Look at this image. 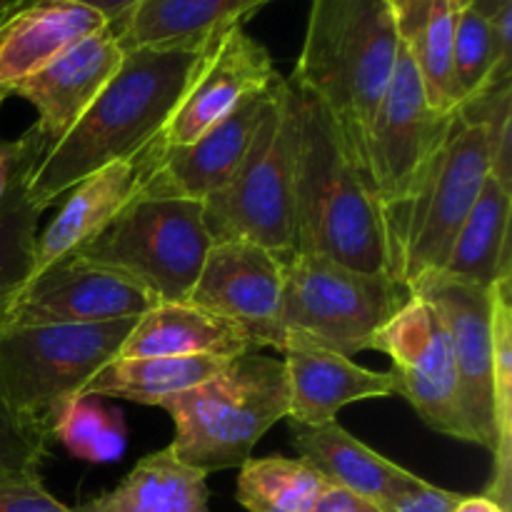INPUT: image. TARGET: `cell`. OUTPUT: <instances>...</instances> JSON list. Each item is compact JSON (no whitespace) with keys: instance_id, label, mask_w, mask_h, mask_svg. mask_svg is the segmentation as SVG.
<instances>
[{"instance_id":"cell-1","label":"cell","mask_w":512,"mask_h":512,"mask_svg":"<svg viewBox=\"0 0 512 512\" xmlns=\"http://www.w3.org/2000/svg\"><path fill=\"white\" fill-rule=\"evenodd\" d=\"M208 45V43H205ZM205 45H143L123 50L118 70L78 123L50 145L28 180L40 210L118 160H135L178 108Z\"/></svg>"},{"instance_id":"cell-2","label":"cell","mask_w":512,"mask_h":512,"mask_svg":"<svg viewBox=\"0 0 512 512\" xmlns=\"http://www.w3.org/2000/svg\"><path fill=\"white\" fill-rule=\"evenodd\" d=\"M290 88L298 128L295 255H323L360 273L400 280L388 218L368 175L350 155L328 108L293 83Z\"/></svg>"},{"instance_id":"cell-3","label":"cell","mask_w":512,"mask_h":512,"mask_svg":"<svg viewBox=\"0 0 512 512\" xmlns=\"http://www.w3.org/2000/svg\"><path fill=\"white\" fill-rule=\"evenodd\" d=\"M398 53L390 0H310L303 48L288 80L328 108L363 173L370 125Z\"/></svg>"},{"instance_id":"cell-4","label":"cell","mask_w":512,"mask_h":512,"mask_svg":"<svg viewBox=\"0 0 512 512\" xmlns=\"http://www.w3.org/2000/svg\"><path fill=\"white\" fill-rule=\"evenodd\" d=\"M160 408L173 418V453L205 475L240 468L275 423L290 415L283 360L255 353L230 360L215 378L173 395Z\"/></svg>"},{"instance_id":"cell-5","label":"cell","mask_w":512,"mask_h":512,"mask_svg":"<svg viewBox=\"0 0 512 512\" xmlns=\"http://www.w3.org/2000/svg\"><path fill=\"white\" fill-rule=\"evenodd\" d=\"M295 103L288 78L270 83L263 118L228 185L203 200L213 243L248 240L290 263L295 255Z\"/></svg>"},{"instance_id":"cell-6","label":"cell","mask_w":512,"mask_h":512,"mask_svg":"<svg viewBox=\"0 0 512 512\" xmlns=\"http://www.w3.org/2000/svg\"><path fill=\"white\" fill-rule=\"evenodd\" d=\"M135 320L0 330V395L5 405L50 438L60 413L98 370L118 358Z\"/></svg>"},{"instance_id":"cell-7","label":"cell","mask_w":512,"mask_h":512,"mask_svg":"<svg viewBox=\"0 0 512 512\" xmlns=\"http://www.w3.org/2000/svg\"><path fill=\"white\" fill-rule=\"evenodd\" d=\"M210 248L200 200L135 195L103 233L75 253L133 278L158 303H185Z\"/></svg>"},{"instance_id":"cell-8","label":"cell","mask_w":512,"mask_h":512,"mask_svg":"<svg viewBox=\"0 0 512 512\" xmlns=\"http://www.w3.org/2000/svg\"><path fill=\"white\" fill-rule=\"evenodd\" d=\"M408 298V285L393 275L360 273L323 255H295L285 265L280 325L353 358L368 350L375 330Z\"/></svg>"},{"instance_id":"cell-9","label":"cell","mask_w":512,"mask_h":512,"mask_svg":"<svg viewBox=\"0 0 512 512\" xmlns=\"http://www.w3.org/2000/svg\"><path fill=\"white\" fill-rule=\"evenodd\" d=\"M458 113H440L430 105L418 65L400 45L398 63L375 110L365 145V173L388 218L395 255L405 213Z\"/></svg>"},{"instance_id":"cell-10","label":"cell","mask_w":512,"mask_h":512,"mask_svg":"<svg viewBox=\"0 0 512 512\" xmlns=\"http://www.w3.org/2000/svg\"><path fill=\"white\" fill-rule=\"evenodd\" d=\"M490 160L488 125L458 113L400 228L398 263L405 285L445 268L455 238L488 178Z\"/></svg>"},{"instance_id":"cell-11","label":"cell","mask_w":512,"mask_h":512,"mask_svg":"<svg viewBox=\"0 0 512 512\" xmlns=\"http://www.w3.org/2000/svg\"><path fill=\"white\" fill-rule=\"evenodd\" d=\"M155 305L158 298L133 278L70 253L25 283L10 308L5 328L110 323L140 318Z\"/></svg>"},{"instance_id":"cell-12","label":"cell","mask_w":512,"mask_h":512,"mask_svg":"<svg viewBox=\"0 0 512 512\" xmlns=\"http://www.w3.org/2000/svg\"><path fill=\"white\" fill-rule=\"evenodd\" d=\"M285 260L248 240H223L208 250L188 303L238 325L253 350H283L280 325Z\"/></svg>"},{"instance_id":"cell-13","label":"cell","mask_w":512,"mask_h":512,"mask_svg":"<svg viewBox=\"0 0 512 512\" xmlns=\"http://www.w3.org/2000/svg\"><path fill=\"white\" fill-rule=\"evenodd\" d=\"M278 75L265 45L258 43L243 25L220 30L205 45L203 58L163 133L145 150L193 143L240 103L265 93Z\"/></svg>"},{"instance_id":"cell-14","label":"cell","mask_w":512,"mask_h":512,"mask_svg":"<svg viewBox=\"0 0 512 512\" xmlns=\"http://www.w3.org/2000/svg\"><path fill=\"white\" fill-rule=\"evenodd\" d=\"M408 290L438 313L453 348L465 420L475 445L493 453V288H475L445 273H425Z\"/></svg>"},{"instance_id":"cell-15","label":"cell","mask_w":512,"mask_h":512,"mask_svg":"<svg viewBox=\"0 0 512 512\" xmlns=\"http://www.w3.org/2000/svg\"><path fill=\"white\" fill-rule=\"evenodd\" d=\"M268 90L253 95L230 115L205 130L188 145L145 150L130 160L138 175V193L150 198H188L203 203L208 195L228 185L243 163L253 135L263 118Z\"/></svg>"},{"instance_id":"cell-16","label":"cell","mask_w":512,"mask_h":512,"mask_svg":"<svg viewBox=\"0 0 512 512\" xmlns=\"http://www.w3.org/2000/svg\"><path fill=\"white\" fill-rule=\"evenodd\" d=\"M120 60H123V48L113 28L105 25L55 55L45 68L13 90V95L28 100L35 108L38 113L35 128L48 140V148L78 123L95 95L113 78Z\"/></svg>"},{"instance_id":"cell-17","label":"cell","mask_w":512,"mask_h":512,"mask_svg":"<svg viewBox=\"0 0 512 512\" xmlns=\"http://www.w3.org/2000/svg\"><path fill=\"white\" fill-rule=\"evenodd\" d=\"M283 368L288 378V420L303 425L333 423L350 403L398 395L393 373L360 368L353 358L315 343L308 335L285 333Z\"/></svg>"},{"instance_id":"cell-18","label":"cell","mask_w":512,"mask_h":512,"mask_svg":"<svg viewBox=\"0 0 512 512\" xmlns=\"http://www.w3.org/2000/svg\"><path fill=\"white\" fill-rule=\"evenodd\" d=\"M290 435L300 460L318 470L333 488L348 490L378 505L380 510L423 480L360 443L335 420L323 425H303L290 420Z\"/></svg>"},{"instance_id":"cell-19","label":"cell","mask_w":512,"mask_h":512,"mask_svg":"<svg viewBox=\"0 0 512 512\" xmlns=\"http://www.w3.org/2000/svg\"><path fill=\"white\" fill-rule=\"evenodd\" d=\"M105 25L108 20L98 10L68 0H48L15 13L0 28V105L55 55Z\"/></svg>"},{"instance_id":"cell-20","label":"cell","mask_w":512,"mask_h":512,"mask_svg":"<svg viewBox=\"0 0 512 512\" xmlns=\"http://www.w3.org/2000/svg\"><path fill=\"white\" fill-rule=\"evenodd\" d=\"M135 193H138V175L130 160L105 165L70 188L55 218L35 238L30 278L103 233L115 215L135 198Z\"/></svg>"},{"instance_id":"cell-21","label":"cell","mask_w":512,"mask_h":512,"mask_svg":"<svg viewBox=\"0 0 512 512\" xmlns=\"http://www.w3.org/2000/svg\"><path fill=\"white\" fill-rule=\"evenodd\" d=\"M255 353L243 330L193 303H158L135 320L118 358H238Z\"/></svg>"},{"instance_id":"cell-22","label":"cell","mask_w":512,"mask_h":512,"mask_svg":"<svg viewBox=\"0 0 512 512\" xmlns=\"http://www.w3.org/2000/svg\"><path fill=\"white\" fill-rule=\"evenodd\" d=\"M275 0H143L118 23H108L120 48L205 45L220 30L243 25Z\"/></svg>"},{"instance_id":"cell-23","label":"cell","mask_w":512,"mask_h":512,"mask_svg":"<svg viewBox=\"0 0 512 512\" xmlns=\"http://www.w3.org/2000/svg\"><path fill=\"white\" fill-rule=\"evenodd\" d=\"M75 512H213L208 475L185 465L168 445L140 458L113 490Z\"/></svg>"},{"instance_id":"cell-24","label":"cell","mask_w":512,"mask_h":512,"mask_svg":"<svg viewBox=\"0 0 512 512\" xmlns=\"http://www.w3.org/2000/svg\"><path fill=\"white\" fill-rule=\"evenodd\" d=\"M510 208L512 185L488 173L440 273L483 290H490L500 278L512 275Z\"/></svg>"},{"instance_id":"cell-25","label":"cell","mask_w":512,"mask_h":512,"mask_svg":"<svg viewBox=\"0 0 512 512\" xmlns=\"http://www.w3.org/2000/svg\"><path fill=\"white\" fill-rule=\"evenodd\" d=\"M400 45L413 55L430 105L458 113L453 83V35L460 5L455 0H390Z\"/></svg>"},{"instance_id":"cell-26","label":"cell","mask_w":512,"mask_h":512,"mask_svg":"<svg viewBox=\"0 0 512 512\" xmlns=\"http://www.w3.org/2000/svg\"><path fill=\"white\" fill-rule=\"evenodd\" d=\"M230 360L215 358V355L115 358L93 375V380L80 390L78 398H118L160 408L173 395L185 393V390L215 378Z\"/></svg>"},{"instance_id":"cell-27","label":"cell","mask_w":512,"mask_h":512,"mask_svg":"<svg viewBox=\"0 0 512 512\" xmlns=\"http://www.w3.org/2000/svg\"><path fill=\"white\" fill-rule=\"evenodd\" d=\"M390 373L398 383V395L413 405L430 430L475 445V435L463 413L458 370L443 323L435 330L428 350L410 368H393Z\"/></svg>"},{"instance_id":"cell-28","label":"cell","mask_w":512,"mask_h":512,"mask_svg":"<svg viewBox=\"0 0 512 512\" xmlns=\"http://www.w3.org/2000/svg\"><path fill=\"white\" fill-rule=\"evenodd\" d=\"M45 150L48 143L43 140L25 155L0 200V330L5 328L15 298L33 273L35 238L45 210H40L28 195V180Z\"/></svg>"},{"instance_id":"cell-29","label":"cell","mask_w":512,"mask_h":512,"mask_svg":"<svg viewBox=\"0 0 512 512\" xmlns=\"http://www.w3.org/2000/svg\"><path fill=\"white\" fill-rule=\"evenodd\" d=\"M505 275L493 285V478L483 495L505 512L512 505V290Z\"/></svg>"},{"instance_id":"cell-30","label":"cell","mask_w":512,"mask_h":512,"mask_svg":"<svg viewBox=\"0 0 512 512\" xmlns=\"http://www.w3.org/2000/svg\"><path fill=\"white\" fill-rule=\"evenodd\" d=\"M333 485L300 458H248L235 500L248 512H313Z\"/></svg>"},{"instance_id":"cell-31","label":"cell","mask_w":512,"mask_h":512,"mask_svg":"<svg viewBox=\"0 0 512 512\" xmlns=\"http://www.w3.org/2000/svg\"><path fill=\"white\" fill-rule=\"evenodd\" d=\"M510 68L512 60L500 53L490 18L470 5L460 8L453 35V83L460 108L490 88L510 83Z\"/></svg>"},{"instance_id":"cell-32","label":"cell","mask_w":512,"mask_h":512,"mask_svg":"<svg viewBox=\"0 0 512 512\" xmlns=\"http://www.w3.org/2000/svg\"><path fill=\"white\" fill-rule=\"evenodd\" d=\"M50 438L58 440L73 458L100 465L123 458L128 430L118 408H105L98 398H75L60 413Z\"/></svg>"},{"instance_id":"cell-33","label":"cell","mask_w":512,"mask_h":512,"mask_svg":"<svg viewBox=\"0 0 512 512\" xmlns=\"http://www.w3.org/2000/svg\"><path fill=\"white\" fill-rule=\"evenodd\" d=\"M438 325L440 318L433 305L420 295L410 293V298L375 330L368 350L390 355L395 370L410 368L428 350Z\"/></svg>"},{"instance_id":"cell-34","label":"cell","mask_w":512,"mask_h":512,"mask_svg":"<svg viewBox=\"0 0 512 512\" xmlns=\"http://www.w3.org/2000/svg\"><path fill=\"white\" fill-rule=\"evenodd\" d=\"M50 438L28 420L18 418L0 395V483L40 478Z\"/></svg>"},{"instance_id":"cell-35","label":"cell","mask_w":512,"mask_h":512,"mask_svg":"<svg viewBox=\"0 0 512 512\" xmlns=\"http://www.w3.org/2000/svg\"><path fill=\"white\" fill-rule=\"evenodd\" d=\"M0 512H75L43 488V480L0 483Z\"/></svg>"},{"instance_id":"cell-36","label":"cell","mask_w":512,"mask_h":512,"mask_svg":"<svg viewBox=\"0 0 512 512\" xmlns=\"http://www.w3.org/2000/svg\"><path fill=\"white\" fill-rule=\"evenodd\" d=\"M460 498H463L460 493H450L423 478L413 488L400 493L393 503L385 505L383 512H455Z\"/></svg>"},{"instance_id":"cell-37","label":"cell","mask_w":512,"mask_h":512,"mask_svg":"<svg viewBox=\"0 0 512 512\" xmlns=\"http://www.w3.org/2000/svg\"><path fill=\"white\" fill-rule=\"evenodd\" d=\"M38 3H48V0H0V28H3L15 13H20V10L25 8H33V5ZM68 3H80L85 5V8H93L98 10L108 23H118V20H123L130 10L138 8L143 0H68Z\"/></svg>"},{"instance_id":"cell-38","label":"cell","mask_w":512,"mask_h":512,"mask_svg":"<svg viewBox=\"0 0 512 512\" xmlns=\"http://www.w3.org/2000/svg\"><path fill=\"white\" fill-rule=\"evenodd\" d=\"M43 140H45L43 133H40L35 125L30 130H25V133L15 140L0 138V200H3L5 190H8L10 180H13L15 170H18V165L23 163L25 155H28L35 145L43 143ZM45 143H48V140H45Z\"/></svg>"},{"instance_id":"cell-39","label":"cell","mask_w":512,"mask_h":512,"mask_svg":"<svg viewBox=\"0 0 512 512\" xmlns=\"http://www.w3.org/2000/svg\"><path fill=\"white\" fill-rule=\"evenodd\" d=\"M313 512H383L378 505L348 493V490L330 488Z\"/></svg>"},{"instance_id":"cell-40","label":"cell","mask_w":512,"mask_h":512,"mask_svg":"<svg viewBox=\"0 0 512 512\" xmlns=\"http://www.w3.org/2000/svg\"><path fill=\"white\" fill-rule=\"evenodd\" d=\"M455 512H505L488 495H463L460 503L455 505Z\"/></svg>"},{"instance_id":"cell-41","label":"cell","mask_w":512,"mask_h":512,"mask_svg":"<svg viewBox=\"0 0 512 512\" xmlns=\"http://www.w3.org/2000/svg\"><path fill=\"white\" fill-rule=\"evenodd\" d=\"M510 3L512 0H470V8L478 10V13L485 15V18H493L495 13H500V10Z\"/></svg>"},{"instance_id":"cell-42","label":"cell","mask_w":512,"mask_h":512,"mask_svg":"<svg viewBox=\"0 0 512 512\" xmlns=\"http://www.w3.org/2000/svg\"><path fill=\"white\" fill-rule=\"evenodd\" d=\"M455 3H458L460 8H465V5H470V0H455Z\"/></svg>"}]
</instances>
